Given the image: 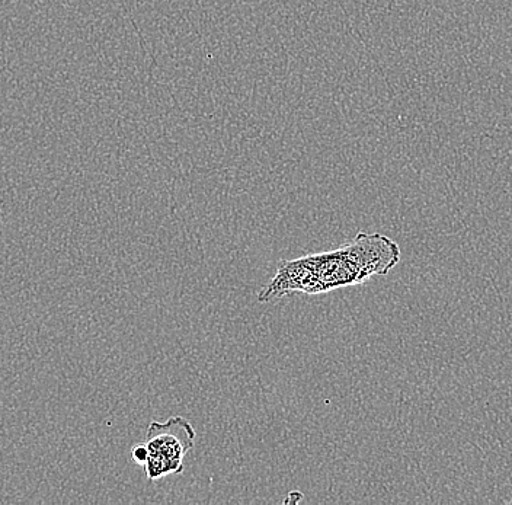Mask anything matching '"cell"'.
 <instances>
[{"mask_svg":"<svg viewBox=\"0 0 512 505\" xmlns=\"http://www.w3.org/2000/svg\"><path fill=\"white\" fill-rule=\"evenodd\" d=\"M400 246L389 236L360 232L348 244L278 264L277 273L258 294L267 303L291 293L325 294L387 276L400 261Z\"/></svg>","mask_w":512,"mask_h":505,"instance_id":"obj_1","label":"cell"},{"mask_svg":"<svg viewBox=\"0 0 512 505\" xmlns=\"http://www.w3.org/2000/svg\"><path fill=\"white\" fill-rule=\"evenodd\" d=\"M195 444V430L184 417H171L165 423L152 421L147 428V479L158 481L184 471V459Z\"/></svg>","mask_w":512,"mask_h":505,"instance_id":"obj_2","label":"cell"},{"mask_svg":"<svg viewBox=\"0 0 512 505\" xmlns=\"http://www.w3.org/2000/svg\"><path fill=\"white\" fill-rule=\"evenodd\" d=\"M147 456H149V452H147L146 443L136 444V446L131 449V457H133V460L137 465L144 466Z\"/></svg>","mask_w":512,"mask_h":505,"instance_id":"obj_3","label":"cell"},{"mask_svg":"<svg viewBox=\"0 0 512 505\" xmlns=\"http://www.w3.org/2000/svg\"><path fill=\"white\" fill-rule=\"evenodd\" d=\"M510 504L512 505V498H511V500H510Z\"/></svg>","mask_w":512,"mask_h":505,"instance_id":"obj_4","label":"cell"}]
</instances>
